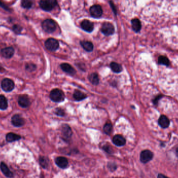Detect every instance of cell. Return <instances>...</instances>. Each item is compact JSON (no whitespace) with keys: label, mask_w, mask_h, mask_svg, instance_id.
Wrapping results in <instances>:
<instances>
[{"label":"cell","mask_w":178,"mask_h":178,"mask_svg":"<svg viewBox=\"0 0 178 178\" xmlns=\"http://www.w3.org/2000/svg\"><path fill=\"white\" fill-rule=\"evenodd\" d=\"M42 27L45 32L51 34L56 30V23L51 19H45L42 23Z\"/></svg>","instance_id":"obj_1"},{"label":"cell","mask_w":178,"mask_h":178,"mask_svg":"<svg viewBox=\"0 0 178 178\" xmlns=\"http://www.w3.org/2000/svg\"><path fill=\"white\" fill-rule=\"evenodd\" d=\"M40 6L42 9L46 11H50L54 9L57 5L56 0H41Z\"/></svg>","instance_id":"obj_2"},{"label":"cell","mask_w":178,"mask_h":178,"mask_svg":"<svg viewBox=\"0 0 178 178\" xmlns=\"http://www.w3.org/2000/svg\"><path fill=\"white\" fill-rule=\"evenodd\" d=\"M51 99L55 102H62L65 99V94L62 90L55 89L53 90L50 95Z\"/></svg>","instance_id":"obj_3"},{"label":"cell","mask_w":178,"mask_h":178,"mask_svg":"<svg viewBox=\"0 0 178 178\" xmlns=\"http://www.w3.org/2000/svg\"><path fill=\"white\" fill-rule=\"evenodd\" d=\"M45 46L49 51L54 52L59 47V43L54 38H49L45 41Z\"/></svg>","instance_id":"obj_4"},{"label":"cell","mask_w":178,"mask_h":178,"mask_svg":"<svg viewBox=\"0 0 178 178\" xmlns=\"http://www.w3.org/2000/svg\"><path fill=\"white\" fill-rule=\"evenodd\" d=\"M1 87L3 90L5 92H11L15 87L13 81L9 78H5L1 83Z\"/></svg>","instance_id":"obj_5"},{"label":"cell","mask_w":178,"mask_h":178,"mask_svg":"<svg viewBox=\"0 0 178 178\" xmlns=\"http://www.w3.org/2000/svg\"><path fill=\"white\" fill-rule=\"evenodd\" d=\"M101 31L105 36H111L115 32L114 27L111 23H104L102 26Z\"/></svg>","instance_id":"obj_6"},{"label":"cell","mask_w":178,"mask_h":178,"mask_svg":"<svg viewBox=\"0 0 178 178\" xmlns=\"http://www.w3.org/2000/svg\"><path fill=\"white\" fill-rule=\"evenodd\" d=\"M153 153L150 150H144L141 153L140 160L142 163H147L153 158Z\"/></svg>","instance_id":"obj_7"},{"label":"cell","mask_w":178,"mask_h":178,"mask_svg":"<svg viewBox=\"0 0 178 178\" xmlns=\"http://www.w3.org/2000/svg\"><path fill=\"white\" fill-rule=\"evenodd\" d=\"M90 12L92 17L98 18L102 16L103 9L99 5H94L90 8Z\"/></svg>","instance_id":"obj_8"},{"label":"cell","mask_w":178,"mask_h":178,"mask_svg":"<svg viewBox=\"0 0 178 178\" xmlns=\"http://www.w3.org/2000/svg\"><path fill=\"white\" fill-rule=\"evenodd\" d=\"M11 124L16 127H21L24 125L25 123L24 119L21 115H14L11 118Z\"/></svg>","instance_id":"obj_9"},{"label":"cell","mask_w":178,"mask_h":178,"mask_svg":"<svg viewBox=\"0 0 178 178\" xmlns=\"http://www.w3.org/2000/svg\"><path fill=\"white\" fill-rule=\"evenodd\" d=\"M62 137L64 140L68 141L71 139L72 136V131L70 126L67 125H64L62 127Z\"/></svg>","instance_id":"obj_10"},{"label":"cell","mask_w":178,"mask_h":178,"mask_svg":"<svg viewBox=\"0 0 178 178\" xmlns=\"http://www.w3.org/2000/svg\"><path fill=\"white\" fill-rule=\"evenodd\" d=\"M81 27L86 32H91L94 29V24L88 20H84L81 23Z\"/></svg>","instance_id":"obj_11"},{"label":"cell","mask_w":178,"mask_h":178,"mask_svg":"<svg viewBox=\"0 0 178 178\" xmlns=\"http://www.w3.org/2000/svg\"><path fill=\"white\" fill-rule=\"evenodd\" d=\"M14 49L13 47H7L2 49L1 54L4 58H10L13 57L14 54Z\"/></svg>","instance_id":"obj_12"},{"label":"cell","mask_w":178,"mask_h":178,"mask_svg":"<svg viewBox=\"0 0 178 178\" xmlns=\"http://www.w3.org/2000/svg\"><path fill=\"white\" fill-rule=\"evenodd\" d=\"M55 163L60 168L65 169L67 167L68 161L66 158L61 156L56 158L55 159Z\"/></svg>","instance_id":"obj_13"},{"label":"cell","mask_w":178,"mask_h":178,"mask_svg":"<svg viewBox=\"0 0 178 178\" xmlns=\"http://www.w3.org/2000/svg\"><path fill=\"white\" fill-rule=\"evenodd\" d=\"M18 104L21 107L26 108L30 105V99L25 95L20 96L18 99Z\"/></svg>","instance_id":"obj_14"},{"label":"cell","mask_w":178,"mask_h":178,"mask_svg":"<svg viewBox=\"0 0 178 178\" xmlns=\"http://www.w3.org/2000/svg\"><path fill=\"white\" fill-rule=\"evenodd\" d=\"M112 142L115 145L117 146H124L125 145L126 141L124 137L120 135H116L113 137Z\"/></svg>","instance_id":"obj_15"},{"label":"cell","mask_w":178,"mask_h":178,"mask_svg":"<svg viewBox=\"0 0 178 178\" xmlns=\"http://www.w3.org/2000/svg\"><path fill=\"white\" fill-rule=\"evenodd\" d=\"M0 169L2 171L3 173L5 176L6 177L9 178H12L13 177V173H11L9 170L8 166L6 165L4 163H1L0 164Z\"/></svg>","instance_id":"obj_16"},{"label":"cell","mask_w":178,"mask_h":178,"mask_svg":"<svg viewBox=\"0 0 178 178\" xmlns=\"http://www.w3.org/2000/svg\"><path fill=\"white\" fill-rule=\"evenodd\" d=\"M60 67L63 71L70 75H74L76 73V70L70 64L67 63H63L60 65Z\"/></svg>","instance_id":"obj_17"},{"label":"cell","mask_w":178,"mask_h":178,"mask_svg":"<svg viewBox=\"0 0 178 178\" xmlns=\"http://www.w3.org/2000/svg\"><path fill=\"white\" fill-rule=\"evenodd\" d=\"M158 124L159 126L163 128H167L170 125V121L167 117L165 115H162L160 117L158 120Z\"/></svg>","instance_id":"obj_18"},{"label":"cell","mask_w":178,"mask_h":178,"mask_svg":"<svg viewBox=\"0 0 178 178\" xmlns=\"http://www.w3.org/2000/svg\"><path fill=\"white\" fill-rule=\"evenodd\" d=\"M132 28L135 32H139L141 29V23L138 19H133L131 21Z\"/></svg>","instance_id":"obj_19"},{"label":"cell","mask_w":178,"mask_h":178,"mask_svg":"<svg viewBox=\"0 0 178 178\" xmlns=\"http://www.w3.org/2000/svg\"><path fill=\"white\" fill-rule=\"evenodd\" d=\"M21 139V137L20 135L14 133H8L6 136V140L8 142H12L16 141L19 140Z\"/></svg>","instance_id":"obj_20"},{"label":"cell","mask_w":178,"mask_h":178,"mask_svg":"<svg viewBox=\"0 0 178 178\" xmlns=\"http://www.w3.org/2000/svg\"><path fill=\"white\" fill-rule=\"evenodd\" d=\"M80 44L83 48L88 52H91L93 50V45L91 42L88 41H83L80 42Z\"/></svg>","instance_id":"obj_21"},{"label":"cell","mask_w":178,"mask_h":178,"mask_svg":"<svg viewBox=\"0 0 178 178\" xmlns=\"http://www.w3.org/2000/svg\"><path fill=\"white\" fill-rule=\"evenodd\" d=\"M73 98L77 101H80L85 99L86 98V95L80 91L76 90L73 93Z\"/></svg>","instance_id":"obj_22"},{"label":"cell","mask_w":178,"mask_h":178,"mask_svg":"<svg viewBox=\"0 0 178 178\" xmlns=\"http://www.w3.org/2000/svg\"><path fill=\"white\" fill-rule=\"evenodd\" d=\"M110 66L112 71L116 73H119L122 70V68L121 65L115 62L111 63Z\"/></svg>","instance_id":"obj_23"},{"label":"cell","mask_w":178,"mask_h":178,"mask_svg":"<svg viewBox=\"0 0 178 178\" xmlns=\"http://www.w3.org/2000/svg\"><path fill=\"white\" fill-rule=\"evenodd\" d=\"M90 82L94 85H98L99 83V76L96 73H92L89 76Z\"/></svg>","instance_id":"obj_24"},{"label":"cell","mask_w":178,"mask_h":178,"mask_svg":"<svg viewBox=\"0 0 178 178\" xmlns=\"http://www.w3.org/2000/svg\"><path fill=\"white\" fill-rule=\"evenodd\" d=\"M8 107V100L4 95H0V109L5 110Z\"/></svg>","instance_id":"obj_25"},{"label":"cell","mask_w":178,"mask_h":178,"mask_svg":"<svg viewBox=\"0 0 178 178\" xmlns=\"http://www.w3.org/2000/svg\"><path fill=\"white\" fill-rule=\"evenodd\" d=\"M39 163L40 165L43 168L47 169L49 167V159L45 156H41L40 157Z\"/></svg>","instance_id":"obj_26"},{"label":"cell","mask_w":178,"mask_h":178,"mask_svg":"<svg viewBox=\"0 0 178 178\" xmlns=\"http://www.w3.org/2000/svg\"><path fill=\"white\" fill-rule=\"evenodd\" d=\"M158 64L169 66L170 65V61L166 56H160L158 57Z\"/></svg>","instance_id":"obj_27"},{"label":"cell","mask_w":178,"mask_h":178,"mask_svg":"<svg viewBox=\"0 0 178 178\" xmlns=\"http://www.w3.org/2000/svg\"><path fill=\"white\" fill-rule=\"evenodd\" d=\"M33 5V3L31 0H21V6L24 8L29 9L31 8Z\"/></svg>","instance_id":"obj_28"},{"label":"cell","mask_w":178,"mask_h":178,"mask_svg":"<svg viewBox=\"0 0 178 178\" xmlns=\"http://www.w3.org/2000/svg\"><path fill=\"white\" fill-rule=\"evenodd\" d=\"M104 131L107 135H109L112 132V125L111 123H106L104 126Z\"/></svg>","instance_id":"obj_29"},{"label":"cell","mask_w":178,"mask_h":178,"mask_svg":"<svg viewBox=\"0 0 178 178\" xmlns=\"http://www.w3.org/2000/svg\"><path fill=\"white\" fill-rule=\"evenodd\" d=\"M12 29H13L14 32H15V34H20L22 30H23V28L19 24H15L13 27Z\"/></svg>","instance_id":"obj_30"},{"label":"cell","mask_w":178,"mask_h":178,"mask_svg":"<svg viewBox=\"0 0 178 178\" xmlns=\"http://www.w3.org/2000/svg\"><path fill=\"white\" fill-rule=\"evenodd\" d=\"M36 69V66L34 64H28L26 65V70L28 71H33Z\"/></svg>","instance_id":"obj_31"},{"label":"cell","mask_w":178,"mask_h":178,"mask_svg":"<svg viewBox=\"0 0 178 178\" xmlns=\"http://www.w3.org/2000/svg\"><path fill=\"white\" fill-rule=\"evenodd\" d=\"M102 148L103 150H105V152H107L108 154H112L113 152L111 146H109V145H105L104 146H103Z\"/></svg>","instance_id":"obj_32"},{"label":"cell","mask_w":178,"mask_h":178,"mask_svg":"<svg viewBox=\"0 0 178 178\" xmlns=\"http://www.w3.org/2000/svg\"><path fill=\"white\" fill-rule=\"evenodd\" d=\"M55 113L57 115L60 116H64L65 115V112L63 109L61 108L56 109Z\"/></svg>","instance_id":"obj_33"},{"label":"cell","mask_w":178,"mask_h":178,"mask_svg":"<svg viewBox=\"0 0 178 178\" xmlns=\"http://www.w3.org/2000/svg\"><path fill=\"white\" fill-rule=\"evenodd\" d=\"M108 168L111 171H115L117 168V166L115 163H109L108 164Z\"/></svg>","instance_id":"obj_34"},{"label":"cell","mask_w":178,"mask_h":178,"mask_svg":"<svg viewBox=\"0 0 178 178\" xmlns=\"http://www.w3.org/2000/svg\"><path fill=\"white\" fill-rule=\"evenodd\" d=\"M0 7L3 8V9H5L6 11H11V10L8 6L6 5L5 4H4L1 0H0Z\"/></svg>","instance_id":"obj_35"},{"label":"cell","mask_w":178,"mask_h":178,"mask_svg":"<svg viewBox=\"0 0 178 178\" xmlns=\"http://www.w3.org/2000/svg\"><path fill=\"white\" fill-rule=\"evenodd\" d=\"M162 97V95H158L153 100V103H154L155 105H157V104L158 102L159 101V99H161Z\"/></svg>","instance_id":"obj_36"},{"label":"cell","mask_w":178,"mask_h":178,"mask_svg":"<svg viewBox=\"0 0 178 178\" xmlns=\"http://www.w3.org/2000/svg\"><path fill=\"white\" fill-rule=\"evenodd\" d=\"M157 178H169L167 176H165L163 174H159L158 175Z\"/></svg>","instance_id":"obj_37"},{"label":"cell","mask_w":178,"mask_h":178,"mask_svg":"<svg viewBox=\"0 0 178 178\" xmlns=\"http://www.w3.org/2000/svg\"><path fill=\"white\" fill-rule=\"evenodd\" d=\"M111 7L112 8V9L114 10V11L115 13H116V8H115L114 5L113 4V3H112V2H111Z\"/></svg>","instance_id":"obj_38"},{"label":"cell","mask_w":178,"mask_h":178,"mask_svg":"<svg viewBox=\"0 0 178 178\" xmlns=\"http://www.w3.org/2000/svg\"><path fill=\"white\" fill-rule=\"evenodd\" d=\"M4 71H5V70H4V68L2 66L0 65V73H3Z\"/></svg>","instance_id":"obj_39"},{"label":"cell","mask_w":178,"mask_h":178,"mask_svg":"<svg viewBox=\"0 0 178 178\" xmlns=\"http://www.w3.org/2000/svg\"><path fill=\"white\" fill-rule=\"evenodd\" d=\"M176 156H178V148H176Z\"/></svg>","instance_id":"obj_40"}]
</instances>
